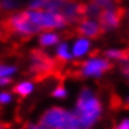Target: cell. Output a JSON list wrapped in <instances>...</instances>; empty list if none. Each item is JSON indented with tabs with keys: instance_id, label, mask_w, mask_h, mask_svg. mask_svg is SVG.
<instances>
[{
	"instance_id": "cell-1",
	"label": "cell",
	"mask_w": 129,
	"mask_h": 129,
	"mask_svg": "<svg viewBox=\"0 0 129 129\" xmlns=\"http://www.w3.org/2000/svg\"><path fill=\"white\" fill-rule=\"evenodd\" d=\"M101 112H103V105L98 97L90 88H83L79 95L76 110L73 112L80 125L84 129H91V126L100 119Z\"/></svg>"
},
{
	"instance_id": "cell-2",
	"label": "cell",
	"mask_w": 129,
	"mask_h": 129,
	"mask_svg": "<svg viewBox=\"0 0 129 129\" xmlns=\"http://www.w3.org/2000/svg\"><path fill=\"white\" fill-rule=\"evenodd\" d=\"M0 27L3 28V31L9 37L20 35V37H24L25 39H28L29 37L42 31L37 24H34L31 21V18L28 16V10L10 14L4 18H0Z\"/></svg>"
},
{
	"instance_id": "cell-3",
	"label": "cell",
	"mask_w": 129,
	"mask_h": 129,
	"mask_svg": "<svg viewBox=\"0 0 129 129\" xmlns=\"http://www.w3.org/2000/svg\"><path fill=\"white\" fill-rule=\"evenodd\" d=\"M62 64H59L56 59L51 58L45 51H42V49H32L31 51V64H29L28 73L37 81H41L51 76H56Z\"/></svg>"
},
{
	"instance_id": "cell-4",
	"label": "cell",
	"mask_w": 129,
	"mask_h": 129,
	"mask_svg": "<svg viewBox=\"0 0 129 129\" xmlns=\"http://www.w3.org/2000/svg\"><path fill=\"white\" fill-rule=\"evenodd\" d=\"M38 125L44 129H84L73 112L58 107L46 111Z\"/></svg>"
},
{
	"instance_id": "cell-5",
	"label": "cell",
	"mask_w": 129,
	"mask_h": 129,
	"mask_svg": "<svg viewBox=\"0 0 129 129\" xmlns=\"http://www.w3.org/2000/svg\"><path fill=\"white\" fill-rule=\"evenodd\" d=\"M76 68H77L76 76H79V77H101L104 73L112 69V63L104 58L93 56V58L79 63Z\"/></svg>"
},
{
	"instance_id": "cell-6",
	"label": "cell",
	"mask_w": 129,
	"mask_h": 129,
	"mask_svg": "<svg viewBox=\"0 0 129 129\" xmlns=\"http://www.w3.org/2000/svg\"><path fill=\"white\" fill-rule=\"evenodd\" d=\"M28 16L32 23L37 24L41 29H56L68 25L59 13H51L45 10H28Z\"/></svg>"
},
{
	"instance_id": "cell-7",
	"label": "cell",
	"mask_w": 129,
	"mask_h": 129,
	"mask_svg": "<svg viewBox=\"0 0 129 129\" xmlns=\"http://www.w3.org/2000/svg\"><path fill=\"white\" fill-rule=\"evenodd\" d=\"M66 24H72V25H77L80 21L86 20L84 16V3L81 2H76V0H69L62 6L60 11H59Z\"/></svg>"
},
{
	"instance_id": "cell-8",
	"label": "cell",
	"mask_w": 129,
	"mask_h": 129,
	"mask_svg": "<svg viewBox=\"0 0 129 129\" xmlns=\"http://www.w3.org/2000/svg\"><path fill=\"white\" fill-rule=\"evenodd\" d=\"M123 13H125V9L122 6H118L112 10H103L101 14L98 16V18H97L98 20V25L101 27L103 32L118 28L121 25Z\"/></svg>"
},
{
	"instance_id": "cell-9",
	"label": "cell",
	"mask_w": 129,
	"mask_h": 129,
	"mask_svg": "<svg viewBox=\"0 0 129 129\" xmlns=\"http://www.w3.org/2000/svg\"><path fill=\"white\" fill-rule=\"evenodd\" d=\"M76 32H77L80 37H84V38H100L104 32L101 29V27L98 25L97 21L94 20H83L76 25Z\"/></svg>"
},
{
	"instance_id": "cell-10",
	"label": "cell",
	"mask_w": 129,
	"mask_h": 129,
	"mask_svg": "<svg viewBox=\"0 0 129 129\" xmlns=\"http://www.w3.org/2000/svg\"><path fill=\"white\" fill-rule=\"evenodd\" d=\"M55 59L59 64H62V66H63L68 60L72 59V55H70V52H69V48H68V44H66V42L59 44L58 49H56V58Z\"/></svg>"
},
{
	"instance_id": "cell-11",
	"label": "cell",
	"mask_w": 129,
	"mask_h": 129,
	"mask_svg": "<svg viewBox=\"0 0 129 129\" xmlns=\"http://www.w3.org/2000/svg\"><path fill=\"white\" fill-rule=\"evenodd\" d=\"M88 49H90V41L86 38H80L79 41H76V44L73 46V56L80 58V56L87 53Z\"/></svg>"
},
{
	"instance_id": "cell-12",
	"label": "cell",
	"mask_w": 129,
	"mask_h": 129,
	"mask_svg": "<svg viewBox=\"0 0 129 129\" xmlns=\"http://www.w3.org/2000/svg\"><path fill=\"white\" fill-rule=\"evenodd\" d=\"M103 9H101L98 4H95L94 2H90V3H84V16L86 18H98V16L101 14Z\"/></svg>"
},
{
	"instance_id": "cell-13",
	"label": "cell",
	"mask_w": 129,
	"mask_h": 129,
	"mask_svg": "<svg viewBox=\"0 0 129 129\" xmlns=\"http://www.w3.org/2000/svg\"><path fill=\"white\" fill-rule=\"evenodd\" d=\"M59 41H60V35L53 34V32H45V34H42V35L39 37V44H41V46L56 45Z\"/></svg>"
},
{
	"instance_id": "cell-14",
	"label": "cell",
	"mask_w": 129,
	"mask_h": 129,
	"mask_svg": "<svg viewBox=\"0 0 129 129\" xmlns=\"http://www.w3.org/2000/svg\"><path fill=\"white\" fill-rule=\"evenodd\" d=\"M104 55L110 59H118L121 62H128V51L123 49H108Z\"/></svg>"
},
{
	"instance_id": "cell-15",
	"label": "cell",
	"mask_w": 129,
	"mask_h": 129,
	"mask_svg": "<svg viewBox=\"0 0 129 129\" xmlns=\"http://www.w3.org/2000/svg\"><path fill=\"white\" fill-rule=\"evenodd\" d=\"M32 90H34V84L29 83V81H23V83L17 84L16 87H14V93L18 94V95L21 97V98L27 97Z\"/></svg>"
},
{
	"instance_id": "cell-16",
	"label": "cell",
	"mask_w": 129,
	"mask_h": 129,
	"mask_svg": "<svg viewBox=\"0 0 129 129\" xmlns=\"http://www.w3.org/2000/svg\"><path fill=\"white\" fill-rule=\"evenodd\" d=\"M24 0H0V11H11L17 10Z\"/></svg>"
},
{
	"instance_id": "cell-17",
	"label": "cell",
	"mask_w": 129,
	"mask_h": 129,
	"mask_svg": "<svg viewBox=\"0 0 129 129\" xmlns=\"http://www.w3.org/2000/svg\"><path fill=\"white\" fill-rule=\"evenodd\" d=\"M16 66H7V64H0V77H10L13 73H16Z\"/></svg>"
},
{
	"instance_id": "cell-18",
	"label": "cell",
	"mask_w": 129,
	"mask_h": 129,
	"mask_svg": "<svg viewBox=\"0 0 129 129\" xmlns=\"http://www.w3.org/2000/svg\"><path fill=\"white\" fill-rule=\"evenodd\" d=\"M52 95L56 97V98H64V97L68 95V91H66V88H64L63 86H58V87L55 88V91L52 93Z\"/></svg>"
},
{
	"instance_id": "cell-19",
	"label": "cell",
	"mask_w": 129,
	"mask_h": 129,
	"mask_svg": "<svg viewBox=\"0 0 129 129\" xmlns=\"http://www.w3.org/2000/svg\"><path fill=\"white\" fill-rule=\"evenodd\" d=\"M11 101V94L10 93H0V103L2 104H7Z\"/></svg>"
},
{
	"instance_id": "cell-20",
	"label": "cell",
	"mask_w": 129,
	"mask_h": 129,
	"mask_svg": "<svg viewBox=\"0 0 129 129\" xmlns=\"http://www.w3.org/2000/svg\"><path fill=\"white\" fill-rule=\"evenodd\" d=\"M115 129H129V125H128V119H123L119 125L116 126Z\"/></svg>"
},
{
	"instance_id": "cell-21",
	"label": "cell",
	"mask_w": 129,
	"mask_h": 129,
	"mask_svg": "<svg viewBox=\"0 0 129 129\" xmlns=\"http://www.w3.org/2000/svg\"><path fill=\"white\" fill-rule=\"evenodd\" d=\"M9 83H11L10 77H0V86H7Z\"/></svg>"
},
{
	"instance_id": "cell-22",
	"label": "cell",
	"mask_w": 129,
	"mask_h": 129,
	"mask_svg": "<svg viewBox=\"0 0 129 129\" xmlns=\"http://www.w3.org/2000/svg\"><path fill=\"white\" fill-rule=\"evenodd\" d=\"M7 38H10V37L7 35L6 32L3 31V28H2V27H0V41H6Z\"/></svg>"
},
{
	"instance_id": "cell-23",
	"label": "cell",
	"mask_w": 129,
	"mask_h": 129,
	"mask_svg": "<svg viewBox=\"0 0 129 129\" xmlns=\"http://www.w3.org/2000/svg\"><path fill=\"white\" fill-rule=\"evenodd\" d=\"M6 128H9L7 123H2V125H0V129H6Z\"/></svg>"
}]
</instances>
